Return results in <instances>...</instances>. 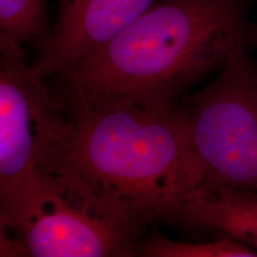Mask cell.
Segmentation results:
<instances>
[{
  "label": "cell",
  "instance_id": "6da1fadb",
  "mask_svg": "<svg viewBox=\"0 0 257 257\" xmlns=\"http://www.w3.org/2000/svg\"><path fill=\"white\" fill-rule=\"evenodd\" d=\"M253 0H156L107 44L59 78L66 110L169 105L212 78L242 43L257 46Z\"/></svg>",
  "mask_w": 257,
  "mask_h": 257
},
{
  "label": "cell",
  "instance_id": "7a4b0ae2",
  "mask_svg": "<svg viewBox=\"0 0 257 257\" xmlns=\"http://www.w3.org/2000/svg\"><path fill=\"white\" fill-rule=\"evenodd\" d=\"M66 113L62 137L43 165L64 170L144 226L166 219L204 181L181 101Z\"/></svg>",
  "mask_w": 257,
  "mask_h": 257
},
{
  "label": "cell",
  "instance_id": "3957f363",
  "mask_svg": "<svg viewBox=\"0 0 257 257\" xmlns=\"http://www.w3.org/2000/svg\"><path fill=\"white\" fill-rule=\"evenodd\" d=\"M0 214L23 257H134L147 230L78 179L46 165L0 197Z\"/></svg>",
  "mask_w": 257,
  "mask_h": 257
},
{
  "label": "cell",
  "instance_id": "277c9868",
  "mask_svg": "<svg viewBox=\"0 0 257 257\" xmlns=\"http://www.w3.org/2000/svg\"><path fill=\"white\" fill-rule=\"evenodd\" d=\"M234 48L211 81L181 99L205 179L257 193V64Z\"/></svg>",
  "mask_w": 257,
  "mask_h": 257
},
{
  "label": "cell",
  "instance_id": "5b68a950",
  "mask_svg": "<svg viewBox=\"0 0 257 257\" xmlns=\"http://www.w3.org/2000/svg\"><path fill=\"white\" fill-rule=\"evenodd\" d=\"M67 113L29 61L27 48L0 38V197L48 160Z\"/></svg>",
  "mask_w": 257,
  "mask_h": 257
},
{
  "label": "cell",
  "instance_id": "8992f818",
  "mask_svg": "<svg viewBox=\"0 0 257 257\" xmlns=\"http://www.w3.org/2000/svg\"><path fill=\"white\" fill-rule=\"evenodd\" d=\"M155 2L57 0L55 22L36 48L32 66L42 78H62L113 40Z\"/></svg>",
  "mask_w": 257,
  "mask_h": 257
},
{
  "label": "cell",
  "instance_id": "52a82bcc",
  "mask_svg": "<svg viewBox=\"0 0 257 257\" xmlns=\"http://www.w3.org/2000/svg\"><path fill=\"white\" fill-rule=\"evenodd\" d=\"M166 220L213 229L257 251V193L204 180Z\"/></svg>",
  "mask_w": 257,
  "mask_h": 257
},
{
  "label": "cell",
  "instance_id": "ba28073f",
  "mask_svg": "<svg viewBox=\"0 0 257 257\" xmlns=\"http://www.w3.org/2000/svg\"><path fill=\"white\" fill-rule=\"evenodd\" d=\"M47 0H0V38L40 47L50 31Z\"/></svg>",
  "mask_w": 257,
  "mask_h": 257
},
{
  "label": "cell",
  "instance_id": "9c48e42d",
  "mask_svg": "<svg viewBox=\"0 0 257 257\" xmlns=\"http://www.w3.org/2000/svg\"><path fill=\"white\" fill-rule=\"evenodd\" d=\"M137 256L141 257H255L257 251L223 236L212 242L187 243L170 239L163 234L146 236L140 242Z\"/></svg>",
  "mask_w": 257,
  "mask_h": 257
},
{
  "label": "cell",
  "instance_id": "30bf717a",
  "mask_svg": "<svg viewBox=\"0 0 257 257\" xmlns=\"http://www.w3.org/2000/svg\"><path fill=\"white\" fill-rule=\"evenodd\" d=\"M0 257H23L21 248L0 214Z\"/></svg>",
  "mask_w": 257,
  "mask_h": 257
}]
</instances>
